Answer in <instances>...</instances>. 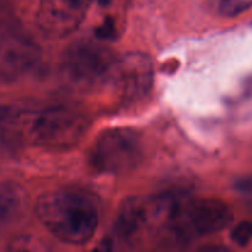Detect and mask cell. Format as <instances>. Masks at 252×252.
Returning <instances> with one entry per match:
<instances>
[{"label": "cell", "instance_id": "obj_2", "mask_svg": "<svg viewBox=\"0 0 252 252\" xmlns=\"http://www.w3.org/2000/svg\"><path fill=\"white\" fill-rule=\"evenodd\" d=\"M233 211L218 198L161 194L157 236L176 243H189L228 228Z\"/></svg>", "mask_w": 252, "mask_h": 252}, {"label": "cell", "instance_id": "obj_4", "mask_svg": "<svg viewBox=\"0 0 252 252\" xmlns=\"http://www.w3.org/2000/svg\"><path fill=\"white\" fill-rule=\"evenodd\" d=\"M145 157L143 137L132 128H113L101 133L88 152V164L103 175H127Z\"/></svg>", "mask_w": 252, "mask_h": 252}, {"label": "cell", "instance_id": "obj_3", "mask_svg": "<svg viewBox=\"0 0 252 252\" xmlns=\"http://www.w3.org/2000/svg\"><path fill=\"white\" fill-rule=\"evenodd\" d=\"M24 142L49 150H68L83 140L90 127L85 113L70 107L20 112Z\"/></svg>", "mask_w": 252, "mask_h": 252}, {"label": "cell", "instance_id": "obj_6", "mask_svg": "<svg viewBox=\"0 0 252 252\" xmlns=\"http://www.w3.org/2000/svg\"><path fill=\"white\" fill-rule=\"evenodd\" d=\"M154 84V68L145 54L118 56L107 85L112 86L120 102L134 105L150 94Z\"/></svg>", "mask_w": 252, "mask_h": 252}, {"label": "cell", "instance_id": "obj_7", "mask_svg": "<svg viewBox=\"0 0 252 252\" xmlns=\"http://www.w3.org/2000/svg\"><path fill=\"white\" fill-rule=\"evenodd\" d=\"M41 48L30 37L19 33L0 36V85H10L34 70Z\"/></svg>", "mask_w": 252, "mask_h": 252}, {"label": "cell", "instance_id": "obj_10", "mask_svg": "<svg viewBox=\"0 0 252 252\" xmlns=\"http://www.w3.org/2000/svg\"><path fill=\"white\" fill-rule=\"evenodd\" d=\"M252 0H214V11L221 16H236L249 9Z\"/></svg>", "mask_w": 252, "mask_h": 252}, {"label": "cell", "instance_id": "obj_1", "mask_svg": "<svg viewBox=\"0 0 252 252\" xmlns=\"http://www.w3.org/2000/svg\"><path fill=\"white\" fill-rule=\"evenodd\" d=\"M34 211L51 235L71 245L90 241L101 220V203L97 197L78 187L42 194L37 199Z\"/></svg>", "mask_w": 252, "mask_h": 252}, {"label": "cell", "instance_id": "obj_11", "mask_svg": "<svg viewBox=\"0 0 252 252\" xmlns=\"http://www.w3.org/2000/svg\"><path fill=\"white\" fill-rule=\"evenodd\" d=\"M230 238L239 246H246L252 240V221L244 220L234 226Z\"/></svg>", "mask_w": 252, "mask_h": 252}, {"label": "cell", "instance_id": "obj_9", "mask_svg": "<svg viewBox=\"0 0 252 252\" xmlns=\"http://www.w3.org/2000/svg\"><path fill=\"white\" fill-rule=\"evenodd\" d=\"M27 206V194L15 182H0V229L15 223Z\"/></svg>", "mask_w": 252, "mask_h": 252}, {"label": "cell", "instance_id": "obj_8", "mask_svg": "<svg viewBox=\"0 0 252 252\" xmlns=\"http://www.w3.org/2000/svg\"><path fill=\"white\" fill-rule=\"evenodd\" d=\"M90 0H41L36 24L42 34L61 39L76 31L88 12Z\"/></svg>", "mask_w": 252, "mask_h": 252}, {"label": "cell", "instance_id": "obj_5", "mask_svg": "<svg viewBox=\"0 0 252 252\" xmlns=\"http://www.w3.org/2000/svg\"><path fill=\"white\" fill-rule=\"evenodd\" d=\"M117 57L105 44L81 41L66 51L63 68L68 78L79 85H103L110 80Z\"/></svg>", "mask_w": 252, "mask_h": 252}]
</instances>
